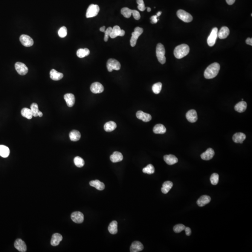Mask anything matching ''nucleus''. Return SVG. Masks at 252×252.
I'll list each match as a JSON object with an SVG mask.
<instances>
[{"mask_svg":"<svg viewBox=\"0 0 252 252\" xmlns=\"http://www.w3.org/2000/svg\"><path fill=\"white\" fill-rule=\"evenodd\" d=\"M220 65L218 63H214L207 67L204 72L205 79H212L215 78L219 72Z\"/></svg>","mask_w":252,"mask_h":252,"instance_id":"1","label":"nucleus"},{"mask_svg":"<svg viewBox=\"0 0 252 252\" xmlns=\"http://www.w3.org/2000/svg\"><path fill=\"white\" fill-rule=\"evenodd\" d=\"M190 52V47L186 44H182L175 47L174 54L175 58L181 59L187 55Z\"/></svg>","mask_w":252,"mask_h":252,"instance_id":"2","label":"nucleus"},{"mask_svg":"<svg viewBox=\"0 0 252 252\" xmlns=\"http://www.w3.org/2000/svg\"><path fill=\"white\" fill-rule=\"evenodd\" d=\"M165 50L164 45L159 43L156 46V55L159 62L162 64H164L166 62L165 56Z\"/></svg>","mask_w":252,"mask_h":252,"instance_id":"3","label":"nucleus"},{"mask_svg":"<svg viewBox=\"0 0 252 252\" xmlns=\"http://www.w3.org/2000/svg\"><path fill=\"white\" fill-rule=\"evenodd\" d=\"M121 65L120 62L115 59H110L106 63V67L109 72L113 70L118 71L120 69Z\"/></svg>","mask_w":252,"mask_h":252,"instance_id":"4","label":"nucleus"},{"mask_svg":"<svg viewBox=\"0 0 252 252\" xmlns=\"http://www.w3.org/2000/svg\"><path fill=\"white\" fill-rule=\"evenodd\" d=\"M143 32V28L137 27L135 29L134 31L132 33L130 39V45L132 47H135L136 44L137 39Z\"/></svg>","mask_w":252,"mask_h":252,"instance_id":"5","label":"nucleus"},{"mask_svg":"<svg viewBox=\"0 0 252 252\" xmlns=\"http://www.w3.org/2000/svg\"><path fill=\"white\" fill-rule=\"evenodd\" d=\"M177 16L180 19L185 22H190L193 20L192 15L184 10H179L177 11Z\"/></svg>","mask_w":252,"mask_h":252,"instance_id":"6","label":"nucleus"},{"mask_svg":"<svg viewBox=\"0 0 252 252\" xmlns=\"http://www.w3.org/2000/svg\"><path fill=\"white\" fill-rule=\"evenodd\" d=\"M100 11V7L98 5L91 4L86 11V18H91L96 16Z\"/></svg>","mask_w":252,"mask_h":252,"instance_id":"7","label":"nucleus"},{"mask_svg":"<svg viewBox=\"0 0 252 252\" xmlns=\"http://www.w3.org/2000/svg\"><path fill=\"white\" fill-rule=\"evenodd\" d=\"M218 28H214L212 30V32L207 39V44L210 47H212L216 43V39L218 37Z\"/></svg>","mask_w":252,"mask_h":252,"instance_id":"8","label":"nucleus"},{"mask_svg":"<svg viewBox=\"0 0 252 252\" xmlns=\"http://www.w3.org/2000/svg\"><path fill=\"white\" fill-rule=\"evenodd\" d=\"M15 69L19 74L25 75L28 72V68L24 63L22 62H16L15 65Z\"/></svg>","mask_w":252,"mask_h":252,"instance_id":"9","label":"nucleus"},{"mask_svg":"<svg viewBox=\"0 0 252 252\" xmlns=\"http://www.w3.org/2000/svg\"><path fill=\"white\" fill-rule=\"evenodd\" d=\"M20 41L23 45L25 47H30L34 44L33 39L27 35H22L20 37Z\"/></svg>","mask_w":252,"mask_h":252,"instance_id":"10","label":"nucleus"},{"mask_svg":"<svg viewBox=\"0 0 252 252\" xmlns=\"http://www.w3.org/2000/svg\"><path fill=\"white\" fill-rule=\"evenodd\" d=\"M90 90L94 94H100L104 91V88L101 83L96 82L91 84Z\"/></svg>","mask_w":252,"mask_h":252,"instance_id":"11","label":"nucleus"},{"mask_svg":"<svg viewBox=\"0 0 252 252\" xmlns=\"http://www.w3.org/2000/svg\"><path fill=\"white\" fill-rule=\"evenodd\" d=\"M71 219L74 222L80 224L82 223L84 221V216L81 212H75L71 214Z\"/></svg>","mask_w":252,"mask_h":252,"instance_id":"12","label":"nucleus"},{"mask_svg":"<svg viewBox=\"0 0 252 252\" xmlns=\"http://www.w3.org/2000/svg\"><path fill=\"white\" fill-rule=\"evenodd\" d=\"M15 248L21 252H25L27 250V246L25 243L20 239H16L14 243Z\"/></svg>","mask_w":252,"mask_h":252,"instance_id":"13","label":"nucleus"},{"mask_svg":"<svg viewBox=\"0 0 252 252\" xmlns=\"http://www.w3.org/2000/svg\"><path fill=\"white\" fill-rule=\"evenodd\" d=\"M136 116L138 119L141 120L144 122L147 123L150 121L152 119V117L151 115L147 113H144L142 111H137L136 114Z\"/></svg>","mask_w":252,"mask_h":252,"instance_id":"14","label":"nucleus"},{"mask_svg":"<svg viewBox=\"0 0 252 252\" xmlns=\"http://www.w3.org/2000/svg\"><path fill=\"white\" fill-rule=\"evenodd\" d=\"M186 117L187 120L190 123H195L198 120L197 112L195 110H190L186 113Z\"/></svg>","mask_w":252,"mask_h":252,"instance_id":"15","label":"nucleus"},{"mask_svg":"<svg viewBox=\"0 0 252 252\" xmlns=\"http://www.w3.org/2000/svg\"><path fill=\"white\" fill-rule=\"evenodd\" d=\"M143 248V245L142 243L138 241H135L131 244L130 250L131 252H138L142 251Z\"/></svg>","mask_w":252,"mask_h":252,"instance_id":"16","label":"nucleus"},{"mask_svg":"<svg viewBox=\"0 0 252 252\" xmlns=\"http://www.w3.org/2000/svg\"><path fill=\"white\" fill-rule=\"evenodd\" d=\"M214 154L215 153L213 149L212 148H209L201 155V158L204 160H210L213 158Z\"/></svg>","mask_w":252,"mask_h":252,"instance_id":"17","label":"nucleus"},{"mask_svg":"<svg viewBox=\"0 0 252 252\" xmlns=\"http://www.w3.org/2000/svg\"><path fill=\"white\" fill-rule=\"evenodd\" d=\"M64 99L66 101L67 106L70 108L74 106L75 102L74 95L72 94H66L64 95Z\"/></svg>","mask_w":252,"mask_h":252,"instance_id":"18","label":"nucleus"},{"mask_svg":"<svg viewBox=\"0 0 252 252\" xmlns=\"http://www.w3.org/2000/svg\"><path fill=\"white\" fill-rule=\"evenodd\" d=\"M164 160L168 165H173L178 163V159L176 156L173 155H165L164 157Z\"/></svg>","mask_w":252,"mask_h":252,"instance_id":"19","label":"nucleus"},{"mask_svg":"<svg viewBox=\"0 0 252 252\" xmlns=\"http://www.w3.org/2000/svg\"><path fill=\"white\" fill-rule=\"evenodd\" d=\"M63 239V237L62 235H61L59 233H56L52 235V238H51V243L52 246H57L59 244L60 242Z\"/></svg>","mask_w":252,"mask_h":252,"instance_id":"20","label":"nucleus"},{"mask_svg":"<svg viewBox=\"0 0 252 252\" xmlns=\"http://www.w3.org/2000/svg\"><path fill=\"white\" fill-rule=\"evenodd\" d=\"M246 138V135L242 133H235L233 137V142L237 143H242Z\"/></svg>","mask_w":252,"mask_h":252,"instance_id":"21","label":"nucleus"},{"mask_svg":"<svg viewBox=\"0 0 252 252\" xmlns=\"http://www.w3.org/2000/svg\"><path fill=\"white\" fill-rule=\"evenodd\" d=\"M211 198L210 197L207 195H203L200 197L199 199L197 201V204L199 207H204L206 204L209 203L211 201Z\"/></svg>","mask_w":252,"mask_h":252,"instance_id":"22","label":"nucleus"},{"mask_svg":"<svg viewBox=\"0 0 252 252\" xmlns=\"http://www.w3.org/2000/svg\"><path fill=\"white\" fill-rule=\"evenodd\" d=\"M230 30L227 27H222L219 32H218V36L221 39H225L228 36Z\"/></svg>","mask_w":252,"mask_h":252,"instance_id":"23","label":"nucleus"},{"mask_svg":"<svg viewBox=\"0 0 252 252\" xmlns=\"http://www.w3.org/2000/svg\"><path fill=\"white\" fill-rule=\"evenodd\" d=\"M123 158V154L120 152L115 151L110 156V160L113 163H115L120 162Z\"/></svg>","mask_w":252,"mask_h":252,"instance_id":"24","label":"nucleus"},{"mask_svg":"<svg viewBox=\"0 0 252 252\" xmlns=\"http://www.w3.org/2000/svg\"><path fill=\"white\" fill-rule=\"evenodd\" d=\"M50 78L55 81H58L63 78L64 75L61 72H58L56 70L52 69L50 71Z\"/></svg>","mask_w":252,"mask_h":252,"instance_id":"25","label":"nucleus"},{"mask_svg":"<svg viewBox=\"0 0 252 252\" xmlns=\"http://www.w3.org/2000/svg\"><path fill=\"white\" fill-rule=\"evenodd\" d=\"M90 185L92 187L95 188L96 189L99 190H103L105 189V184L104 183L100 182L99 180H93L90 182Z\"/></svg>","mask_w":252,"mask_h":252,"instance_id":"26","label":"nucleus"},{"mask_svg":"<svg viewBox=\"0 0 252 252\" xmlns=\"http://www.w3.org/2000/svg\"><path fill=\"white\" fill-rule=\"evenodd\" d=\"M247 108V103L245 101H242L238 103L234 106V109L239 113L245 112Z\"/></svg>","mask_w":252,"mask_h":252,"instance_id":"27","label":"nucleus"},{"mask_svg":"<svg viewBox=\"0 0 252 252\" xmlns=\"http://www.w3.org/2000/svg\"><path fill=\"white\" fill-rule=\"evenodd\" d=\"M166 132V128L164 127V126L161 124H156L154 127L153 132L156 134H164Z\"/></svg>","mask_w":252,"mask_h":252,"instance_id":"28","label":"nucleus"},{"mask_svg":"<svg viewBox=\"0 0 252 252\" xmlns=\"http://www.w3.org/2000/svg\"><path fill=\"white\" fill-rule=\"evenodd\" d=\"M69 137L71 140L73 142L78 141L80 139V133L77 130H72L69 134Z\"/></svg>","mask_w":252,"mask_h":252,"instance_id":"29","label":"nucleus"},{"mask_svg":"<svg viewBox=\"0 0 252 252\" xmlns=\"http://www.w3.org/2000/svg\"><path fill=\"white\" fill-rule=\"evenodd\" d=\"M108 230L111 234H115L118 232V223L115 220L112 221L109 224Z\"/></svg>","mask_w":252,"mask_h":252,"instance_id":"30","label":"nucleus"},{"mask_svg":"<svg viewBox=\"0 0 252 252\" xmlns=\"http://www.w3.org/2000/svg\"><path fill=\"white\" fill-rule=\"evenodd\" d=\"M117 127V125L113 121H110L106 123L104 128L106 132H110L114 131Z\"/></svg>","mask_w":252,"mask_h":252,"instance_id":"31","label":"nucleus"},{"mask_svg":"<svg viewBox=\"0 0 252 252\" xmlns=\"http://www.w3.org/2000/svg\"><path fill=\"white\" fill-rule=\"evenodd\" d=\"M10 154V150L8 147L3 145H0V156L3 158H6L9 156Z\"/></svg>","mask_w":252,"mask_h":252,"instance_id":"32","label":"nucleus"},{"mask_svg":"<svg viewBox=\"0 0 252 252\" xmlns=\"http://www.w3.org/2000/svg\"><path fill=\"white\" fill-rule=\"evenodd\" d=\"M173 185V184L172 182H170V181H168L164 182L163 184V187L161 189L162 193L164 194H167L172 188Z\"/></svg>","mask_w":252,"mask_h":252,"instance_id":"33","label":"nucleus"},{"mask_svg":"<svg viewBox=\"0 0 252 252\" xmlns=\"http://www.w3.org/2000/svg\"><path fill=\"white\" fill-rule=\"evenodd\" d=\"M121 29L119 26H114L112 28V31L110 34L109 36L111 39H115L117 36H119Z\"/></svg>","mask_w":252,"mask_h":252,"instance_id":"34","label":"nucleus"},{"mask_svg":"<svg viewBox=\"0 0 252 252\" xmlns=\"http://www.w3.org/2000/svg\"><path fill=\"white\" fill-rule=\"evenodd\" d=\"M21 114L23 117H25L28 119H31L33 117V114L30 109L25 108L21 111Z\"/></svg>","mask_w":252,"mask_h":252,"instance_id":"35","label":"nucleus"},{"mask_svg":"<svg viewBox=\"0 0 252 252\" xmlns=\"http://www.w3.org/2000/svg\"><path fill=\"white\" fill-rule=\"evenodd\" d=\"M90 54V51L87 48L80 49L77 51V55L80 58H83L88 56Z\"/></svg>","mask_w":252,"mask_h":252,"instance_id":"36","label":"nucleus"},{"mask_svg":"<svg viewBox=\"0 0 252 252\" xmlns=\"http://www.w3.org/2000/svg\"><path fill=\"white\" fill-rule=\"evenodd\" d=\"M143 171L144 173L149 175L152 174L155 172L154 167L151 164H149L143 169Z\"/></svg>","mask_w":252,"mask_h":252,"instance_id":"37","label":"nucleus"},{"mask_svg":"<svg viewBox=\"0 0 252 252\" xmlns=\"http://www.w3.org/2000/svg\"><path fill=\"white\" fill-rule=\"evenodd\" d=\"M74 163L75 165L79 168H81L85 164L84 160L80 156H76L74 158Z\"/></svg>","mask_w":252,"mask_h":252,"instance_id":"38","label":"nucleus"},{"mask_svg":"<svg viewBox=\"0 0 252 252\" xmlns=\"http://www.w3.org/2000/svg\"><path fill=\"white\" fill-rule=\"evenodd\" d=\"M132 10L128 7H123L121 10V14L125 18H129L131 17L132 15Z\"/></svg>","mask_w":252,"mask_h":252,"instance_id":"39","label":"nucleus"},{"mask_svg":"<svg viewBox=\"0 0 252 252\" xmlns=\"http://www.w3.org/2000/svg\"><path fill=\"white\" fill-rule=\"evenodd\" d=\"M162 88V84L161 82H158L154 84L152 86V91L155 94H159L160 93Z\"/></svg>","mask_w":252,"mask_h":252,"instance_id":"40","label":"nucleus"},{"mask_svg":"<svg viewBox=\"0 0 252 252\" xmlns=\"http://www.w3.org/2000/svg\"><path fill=\"white\" fill-rule=\"evenodd\" d=\"M30 109L33 114V116L37 117L38 116V113H39V106L36 103H33L30 106Z\"/></svg>","mask_w":252,"mask_h":252,"instance_id":"41","label":"nucleus"},{"mask_svg":"<svg viewBox=\"0 0 252 252\" xmlns=\"http://www.w3.org/2000/svg\"><path fill=\"white\" fill-rule=\"evenodd\" d=\"M210 181L211 184L213 185H217L219 181V175L218 174H213L210 178Z\"/></svg>","mask_w":252,"mask_h":252,"instance_id":"42","label":"nucleus"},{"mask_svg":"<svg viewBox=\"0 0 252 252\" xmlns=\"http://www.w3.org/2000/svg\"><path fill=\"white\" fill-rule=\"evenodd\" d=\"M59 36L61 38H64L65 37L67 34V30L66 27L63 26L60 28L58 31Z\"/></svg>","mask_w":252,"mask_h":252,"instance_id":"43","label":"nucleus"},{"mask_svg":"<svg viewBox=\"0 0 252 252\" xmlns=\"http://www.w3.org/2000/svg\"><path fill=\"white\" fill-rule=\"evenodd\" d=\"M185 228V227L184 225L180 224H178L175 226L173 227V230L175 233H179L183 231V230H184Z\"/></svg>","mask_w":252,"mask_h":252,"instance_id":"44","label":"nucleus"},{"mask_svg":"<svg viewBox=\"0 0 252 252\" xmlns=\"http://www.w3.org/2000/svg\"><path fill=\"white\" fill-rule=\"evenodd\" d=\"M112 28L111 27H109L108 29L106 30L105 31V36H104V41L105 42H107L109 40V37L111 31H112Z\"/></svg>","mask_w":252,"mask_h":252,"instance_id":"45","label":"nucleus"},{"mask_svg":"<svg viewBox=\"0 0 252 252\" xmlns=\"http://www.w3.org/2000/svg\"><path fill=\"white\" fill-rule=\"evenodd\" d=\"M132 14L133 15L134 18L136 20H138L140 19V14L138 11L136 10H132Z\"/></svg>","mask_w":252,"mask_h":252,"instance_id":"46","label":"nucleus"},{"mask_svg":"<svg viewBox=\"0 0 252 252\" xmlns=\"http://www.w3.org/2000/svg\"><path fill=\"white\" fill-rule=\"evenodd\" d=\"M158 17L156 15H155L153 16H152L150 18L151 20V23L152 24H156L158 22Z\"/></svg>","mask_w":252,"mask_h":252,"instance_id":"47","label":"nucleus"},{"mask_svg":"<svg viewBox=\"0 0 252 252\" xmlns=\"http://www.w3.org/2000/svg\"><path fill=\"white\" fill-rule=\"evenodd\" d=\"M138 9L139 10L141 11H143L145 10L146 9V7L145 6L144 3H142L141 4H138Z\"/></svg>","mask_w":252,"mask_h":252,"instance_id":"48","label":"nucleus"},{"mask_svg":"<svg viewBox=\"0 0 252 252\" xmlns=\"http://www.w3.org/2000/svg\"><path fill=\"white\" fill-rule=\"evenodd\" d=\"M184 230H185V234L186 235H187V236L190 235L191 233H192V231H191L190 228L189 227H185Z\"/></svg>","mask_w":252,"mask_h":252,"instance_id":"49","label":"nucleus"},{"mask_svg":"<svg viewBox=\"0 0 252 252\" xmlns=\"http://www.w3.org/2000/svg\"><path fill=\"white\" fill-rule=\"evenodd\" d=\"M246 44L248 45H252V39L251 38H248L246 40Z\"/></svg>","mask_w":252,"mask_h":252,"instance_id":"50","label":"nucleus"},{"mask_svg":"<svg viewBox=\"0 0 252 252\" xmlns=\"http://www.w3.org/2000/svg\"><path fill=\"white\" fill-rule=\"evenodd\" d=\"M235 1V0H226L227 3L228 4L230 5H233Z\"/></svg>","mask_w":252,"mask_h":252,"instance_id":"51","label":"nucleus"},{"mask_svg":"<svg viewBox=\"0 0 252 252\" xmlns=\"http://www.w3.org/2000/svg\"><path fill=\"white\" fill-rule=\"evenodd\" d=\"M125 34V32L124 30H121V31H120V34L119 36H124Z\"/></svg>","mask_w":252,"mask_h":252,"instance_id":"52","label":"nucleus"},{"mask_svg":"<svg viewBox=\"0 0 252 252\" xmlns=\"http://www.w3.org/2000/svg\"><path fill=\"white\" fill-rule=\"evenodd\" d=\"M100 31H101V32H105V31L106 30V27H101V28H100Z\"/></svg>","mask_w":252,"mask_h":252,"instance_id":"53","label":"nucleus"},{"mask_svg":"<svg viewBox=\"0 0 252 252\" xmlns=\"http://www.w3.org/2000/svg\"><path fill=\"white\" fill-rule=\"evenodd\" d=\"M43 113H42L41 111H39V113H38V116H39L40 117H41L43 116Z\"/></svg>","mask_w":252,"mask_h":252,"instance_id":"54","label":"nucleus"},{"mask_svg":"<svg viewBox=\"0 0 252 252\" xmlns=\"http://www.w3.org/2000/svg\"><path fill=\"white\" fill-rule=\"evenodd\" d=\"M161 14H162V12H161V11H159V12H158L157 14H156V16H157L158 17L159 16H161Z\"/></svg>","mask_w":252,"mask_h":252,"instance_id":"55","label":"nucleus"},{"mask_svg":"<svg viewBox=\"0 0 252 252\" xmlns=\"http://www.w3.org/2000/svg\"><path fill=\"white\" fill-rule=\"evenodd\" d=\"M147 11L149 12H150L151 11V8L149 7H147Z\"/></svg>","mask_w":252,"mask_h":252,"instance_id":"56","label":"nucleus"}]
</instances>
